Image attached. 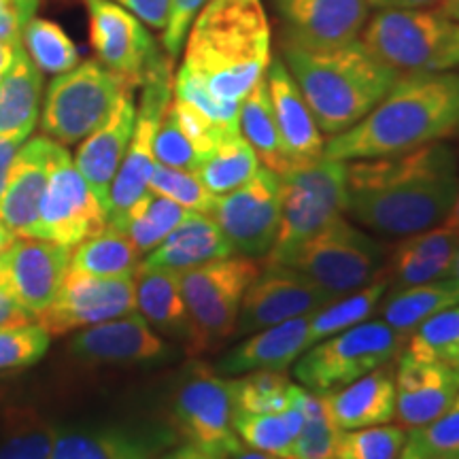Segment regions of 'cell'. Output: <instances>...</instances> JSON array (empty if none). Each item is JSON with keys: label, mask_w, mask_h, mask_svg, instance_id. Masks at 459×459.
<instances>
[{"label": "cell", "mask_w": 459, "mask_h": 459, "mask_svg": "<svg viewBox=\"0 0 459 459\" xmlns=\"http://www.w3.org/2000/svg\"><path fill=\"white\" fill-rule=\"evenodd\" d=\"M459 194L455 152L446 143L347 162V211L361 226L411 237L449 217Z\"/></svg>", "instance_id": "obj_1"}, {"label": "cell", "mask_w": 459, "mask_h": 459, "mask_svg": "<svg viewBox=\"0 0 459 459\" xmlns=\"http://www.w3.org/2000/svg\"><path fill=\"white\" fill-rule=\"evenodd\" d=\"M459 134V73H402L353 128L330 136L324 156L341 162L395 156Z\"/></svg>", "instance_id": "obj_2"}, {"label": "cell", "mask_w": 459, "mask_h": 459, "mask_svg": "<svg viewBox=\"0 0 459 459\" xmlns=\"http://www.w3.org/2000/svg\"><path fill=\"white\" fill-rule=\"evenodd\" d=\"M273 32L262 0H211L189 26L183 65L211 96L240 100L266 77Z\"/></svg>", "instance_id": "obj_3"}, {"label": "cell", "mask_w": 459, "mask_h": 459, "mask_svg": "<svg viewBox=\"0 0 459 459\" xmlns=\"http://www.w3.org/2000/svg\"><path fill=\"white\" fill-rule=\"evenodd\" d=\"M281 60L328 136L359 124L402 74L378 60L361 39L332 48H307L283 39Z\"/></svg>", "instance_id": "obj_4"}, {"label": "cell", "mask_w": 459, "mask_h": 459, "mask_svg": "<svg viewBox=\"0 0 459 459\" xmlns=\"http://www.w3.org/2000/svg\"><path fill=\"white\" fill-rule=\"evenodd\" d=\"M279 179V234L264 264L290 266L307 240L341 220L347 211V162L324 156L317 162L283 172Z\"/></svg>", "instance_id": "obj_5"}, {"label": "cell", "mask_w": 459, "mask_h": 459, "mask_svg": "<svg viewBox=\"0 0 459 459\" xmlns=\"http://www.w3.org/2000/svg\"><path fill=\"white\" fill-rule=\"evenodd\" d=\"M359 39L398 73H438L459 66V22L434 9L377 11Z\"/></svg>", "instance_id": "obj_6"}, {"label": "cell", "mask_w": 459, "mask_h": 459, "mask_svg": "<svg viewBox=\"0 0 459 459\" xmlns=\"http://www.w3.org/2000/svg\"><path fill=\"white\" fill-rule=\"evenodd\" d=\"M262 271L255 257L230 255L179 273L181 296L187 308L186 349L203 355L232 336L247 287Z\"/></svg>", "instance_id": "obj_7"}, {"label": "cell", "mask_w": 459, "mask_h": 459, "mask_svg": "<svg viewBox=\"0 0 459 459\" xmlns=\"http://www.w3.org/2000/svg\"><path fill=\"white\" fill-rule=\"evenodd\" d=\"M409 336L385 321H364L308 347L296 359L294 375L315 394H332L400 358Z\"/></svg>", "instance_id": "obj_8"}, {"label": "cell", "mask_w": 459, "mask_h": 459, "mask_svg": "<svg viewBox=\"0 0 459 459\" xmlns=\"http://www.w3.org/2000/svg\"><path fill=\"white\" fill-rule=\"evenodd\" d=\"M389 247L341 217L307 240L290 266L338 300L381 279Z\"/></svg>", "instance_id": "obj_9"}, {"label": "cell", "mask_w": 459, "mask_h": 459, "mask_svg": "<svg viewBox=\"0 0 459 459\" xmlns=\"http://www.w3.org/2000/svg\"><path fill=\"white\" fill-rule=\"evenodd\" d=\"M124 85L99 60H85L57 74L45 94L41 128L60 145L90 136L111 113Z\"/></svg>", "instance_id": "obj_10"}, {"label": "cell", "mask_w": 459, "mask_h": 459, "mask_svg": "<svg viewBox=\"0 0 459 459\" xmlns=\"http://www.w3.org/2000/svg\"><path fill=\"white\" fill-rule=\"evenodd\" d=\"M172 60L164 56L152 73L147 74L145 83L141 85V107L136 108L134 132L126 152L124 162L115 175L111 194L107 206V226L122 230L130 209L149 192V177H152L156 156H153V141L162 122L166 108L172 100Z\"/></svg>", "instance_id": "obj_11"}, {"label": "cell", "mask_w": 459, "mask_h": 459, "mask_svg": "<svg viewBox=\"0 0 459 459\" xmlns=\"http://www.w3.org/2000/svg\"><path fill=\"white\" fill-rule=\"evenodd\" d=\"M232 387L203 364L192 366L172 400L175 428L189 445L230 459L245 449L232 426Z\"/></svg>", "instance_id": "obj_12"}, {"label": "cell", "mask_w": 459, "mask_h": 459, "mask_svg": "<svg viewBox=\"0 0 459 459\" xmlns=\"http://www.w3.org/2000/svg\"><path fill=\"white\" fill-rule=\"evenodd\" d=\"M234 254L266 257L281 223V179L266 166L234 192L217 196L211 211Z\"/></svg>", "instance_id": "obj_13"}, {"label": "cell", "mask_w": 459, "mask_h": 459, "mask_svg": "<svg viewBox=\"0 0 459 459\" xmlns=\"http://www.w3.org/2000/svg\"><path fill=\"white\" fill-rule=\"evenodd\" d=\"M90 15V43L96 57L124 88H141L166 54L136 15L113 0H83Z\"/></svg>", "instance_id": "obj_14"}, {"label": "cell", "mask_w": 459, "mask_h": 459, "mask_svg": "<svg viewBox=\"0 0 459 459\" xmlns=\"http://www.w3.org/2000/svg\"><path fill=\"white\" fill-rule=\"evenodd\" d=\"M105 228V206L94 196L65 145H60L43 194L37 238L54 240L73 249Z\"/></svg>", "instance_id": "obj_15"}, {"label": "cell", "mask_w": 459, "mask_h": 459, "mask_svg": "<svg viewBox=\"0 0 459 459\" xmlns=\"http://www.w3.org/2000/svg\"><path fill=\"white\" fill-rule=\"evenodd\" d=\"M136 308L134 277H90L68 271L54 302L37 315L49 336L111 321Z\"/></svg>", "instance_id": "obj_16"}, {"label": "cell", "mask_w": 459, "mask_h": 459, "mask_svg": "<svg viewBox=\"0 0 459 459\" xmlns=\"http://www.w3.org/2000/svg\"><path fill=\"white\" fill-rule=\"evenodd\" d=\"M334 302L311 279L285 264H264L247 287L232 336H247L311 315Z\"/></svg>", "instance_id": "obj_17"}, {"label": "cell", "mask_w": 459, "mask_h": 459, "mask_svg": "<svg viewBox=\"0 0 459 459\" xmlns=\"http://www.w3.org/2000/svg\"><path fill=\"white\" fill-rule=\"evenodd\" d=\"M71 247L54 240L15 238L0 255V291L37 317L60 291L71 266Z\"/></svg>", "instance_id": "obj_18"}, {"label": "cell", "mask_w": 459, "mask_h": 459, "mask_svg": "<svg viewBox=\"0 0 459 459\" xmlns=\"http://www.w3.org/2000/svg\"><path fill=\"white\" fill-rule=\"evenodd\" d=\"M459 394V368L404 349L395 368V417L406 432L428 426Z\"/></svg>", "instance_id": "obj_19"}, {"label": "cell", "mask_w": 459, "mask_h": 459, "mask_svg": "<svg viewBox=\"0 0 459 459\" xmlns=\"http://www.w3.org/2000/svg\"><path fill=\"white\" fill-rule=\"evenodd\" d=\"M283 39L307 48H332L359 39L368 0H274Z\"/></svg>", "instance_id": "obj_20"}, {"label": "cell", "mask_w": 459, "mask_h": 459, "mask_svg": "<svg viewBox=\"0 0 459 459\" xmlns=\"http://www.w3.org/2000/svg\"><path fill=\"white\" fill-rule=\"evenodd\" d=\"M57 147L60 143L37 136L17 152L0 198V220L15 238H37L39 213Z\"/></svg>", "instance_id": "obj_21"}, {"label": "cell", "mask_w": 459, "mask_h": 459, "mask_svg": "<svg viewBox=\"0 0 459 459\" xmlns=\"http://www.w3.org/2000/svg\"><path fill=\"white\" fill-rule=\"evenodd\" d=\"M134 90L124 88L115 102L111 113L99 128L85 136L77 156H74V166L82 172V177L88 181V186L99 198V203L108 206V194L115 175L124 162L126 152H128L132 132H134L136 122V107H134Z\"/></svg>", "instance_id": "obj_22"}, {"label": "cell", "mask_w": 459, "mask_h": 459, "mask_svg": "<svg viewBox=\"0 0 459 459\" xmlns=\"http://www.w3.org/2000/svg\"><path fill=\"white\" fill-rule=\"evenodd\" d=\"M73 353L88 364H149L170 351L141 313H128L83 330L73 341Z\"/></svg>", "instance_id": "obj_23"}, {"label": "cell", "mask_w": 459, "mask_h": 459, "mask_svg": "<svg viewBox=\"0 0 459 459\" xmlns=\"http://www.w3.org/2000/svg\"><path fill=\"white\" fill-rule=\"evenodd\" d=\"M266 85L281 141H283L287 160H290V170L324 158V132L319 130L311 108L281 56L271 60V66L266 71Z\"/></svg>", "instance_id": "obj_24"}, {"label": "cell", "mask_w": 459, "mask_h": 459, "mask_svg": "<svg viewBox=\"0 0 459 459\" xmlns=\"http://www.w3.org/2000/svg\"><path fill=\"white\" fill-rule=\"evenodd\" d=\"M459 249V232L445 223L411 234L389 249L383 277L387 294L445 279Z\"/></svg>", "instance_id": "obj_25"}, {"label": "cell", "mask_w": 459, "mask_h": 459, "mask_svg": "<svg viewBox=\"0 0 459 459\" xmlns=\"http://www.w3.org/2000/svg\"><path fill=\"white\" fill-rule=\"evenodd\" d=\"M172 443L166 429H82L57 434L49 459H158Z\"/></svg>", "instance_id": "obj_26"}, {"label": "cell", "mask_w": 459, "mask_h": 459, "mask_svg": "<svg viewBox=\"0 0 459 459\" xmlns=\"http://www.w3.org/2000/svg\"><path fill=\"white\" fill-rule=\"evenodd\" d=\"M311 315L254 332L238 347L223 355L217 372L223 377H238L251 370H287L308 349Z\"/></svg>", "instance_id": "obj_27"}, {"label": "cell", "mask_w": 459, "mask_h": 459, "mask_svg": "<svg viewBox=\"0 0 459 459\" xmlns=\"http://www.w3.org/2000/svg\"><path fill=\"white\" fill-rule=\"evenodd\" d=\"M324 398L338 429L383 426L395 417V370L385 364Z\"/></svg>", "instance_id": "obj_28"}, {"label": "cell", "mask_w": 459, "mask_h": 459, "mask_svg": "<svg viewBox=\"0 0 459 459\" xmlns=\"http://www.w3.org/2000/svg\"><path fill=\"white\" fill-rule=\"evenodd\" d=\"M234 255L232 245L221 234L211 215L192 213L141 262V268H164L172 273H186L206 262Z\"/></svg>", "instance_id": "obj_29"}, {"label": "cell", "mask_w": 459, "mask_h": 459, "mask_svg": "<svg viewBox=\"0 0 459 459\" xmlns=\"http://www.w3.org/2000/svg\"><path fill=\"white\" fill-rule=\"evenodd\" d=\"M41 91L43 73L20 48L13 66L0 79V134L30 136L39 119Z\"/></svg>", "instance_id": "obj_30"}, {"label": "cell", "mask_w": 459, "mask_h": 459, "mask_svg": "<svg viewBox=\"0 0 459 459\" xmlns=\"http://www.w3.org/2000/svg\"><path fill=\"white\" fill-rule=\"evenodd\" d=\"M134 277L136 308L147 324L162 334L186 342L189 321L181 296L179 273L164 271V268H139Z\"/></svg>", "instance_id": "obj_31"}, {"label": "cell", "mask_w": 459, "mask_h": 459, "mask_svg": "<svg viewBox=\"0 0 459 459\" xmlns=\"http://www.w3.org/2000/svg\"><path fill=\"white\" fill-rule=\"evenodd\" d=\"M459 304V283L449 277L400 290L383 298L381 315L385 324L411 336L423 321Z\"/></svg>", "instance_id": "obj_32"}, {"label": "cell", "mask_w": 459, "mask_h": 459, "mask_svg": "<svg viewBox=\"0 0 459 459\" xmlns=\"http://www.w3.org/2000/svg\"><path fill=\"white\" fill-rule=\"evenodd\" d=\"M300 385H294V398L283 412H234L232 426L240 443L249 449L271 453L279 459H290L296 436L302 428Z\"/></svg>", "instance_id": "obj_33"}, {"label": "cell", "mask_w": 459, "mask_h": 459, "mask_svg": "<svg viewBox=\"0 0 459 459\" xmlns=\"http://www.w3.org/2000/svg\"><path fill=\"white\" fill-rule=\"evenodd\" d=\"M238 130L245 136V141L254 147L257 160L266 169L277 172V175L290 170V160H287L271 96H268L266 77L240 100Z\"/></svg>", "instance_id": "obj_34"}, {"label": "cell", "mask_w": 459, "mask_h": 459, "mask_svg": "<svg viewBox=\"0 0 459 459\" xmlns=\"http://www.w3.org/2000/svg\"><path fill=\"white\" fill-rule=\"evenodd\" d=\"M141 268V251L122 230L105 228L85 238L71 254L68 271L90 277H134Z\"/></svg>", "instance_id": "obj_35"}, {"label": "cell", "mask_w": 459, "mask_h": 459, "mask_svg": "<svg viewBox=\"0 0 459 459\" xmlns=\"http://www.w3.org/2000/svg\"><path fill=\"white\" fill-rule=\"evenodd\" d=\"M257 170H260V160L254 147L245 141L240 130H230L221 136L213 152L203 160L196 175L211 194L223 196L245 186Z\"/></svg>", "instance_id": "obj_36"}, {"label": "cell", "mask_w": 459, "mask_h": 459, "mask_svg": "<svg viewBox=\"0 0 459 459\" xmlns=\"http://www.w3.org/2000/svg\"><path fill=\"white\" fill-rule=\"evenodd\" d=\"M387 296L385 277L377 279L375 283L366 285L364 290L338 298V300L325 304L324 308L315 311L308 321V347L317 344L324 338H330L338 332L353 328V325L368 321L378 304Z\"/></svg>", "instance_id": "obj_37"}, {"label": "cell", "mask_w": 459, "mask_h": 459, "mask_svg": "<svg viewBox=\"0 0 459 459\" xmlns=\"http://www.w3.org/2000/svg\"><path fill=\"white\" fill-rule=\"evenodd\" d=\"M192 213L194 211L183 209L181 204L172 203L169 198L147 192L130 209L122 226V232L128 234L141 254H145V251L156 249L172 230Z\"/></svg>", "instance_id": "obj_38"}, {"label": "cell", "mask_w": 459, "mask_h": 459, "mask_svg": "<svg viewBox=\"0 0 459 459\" xmlns=\"http://www.w3.org/2000/svg\"><path fill=\"white\" fill-rule=\"evenodd\" d=\"M298 398L302 409V428L296 436L290 459H334L341 429L330 417L325 398L302 385Z\"/></svg>", "instance_id": "obj_39"}, {"label": "cell", "mask_w": 459, "mask_h": 459, "mask_svg": "<svg viewBox=\"0 0 459 459\" xmlns=\"http://www.w3.org/2000/svg\"><path fill=\"white\" fill-rule=\"evenodd\" d=\"M234 412H283L294 398L285 370H251L230 381Z\"/></svg>", "instance_id": "obj_40"}, {"label": "cell", "mask_w": 459, "mask_h": 459, "mask_svg": "<svg viewBox=\"0 0 459 459\" xmlns=\"http://www.w3.org/2000/svg\"><path fill=\"white\" fill-rule=\"evenodd\" d=\"M24 48L41 73L62 74L79 65V49L56 22L32 17L24 28Z\"/></svg>", "instance_id": "obj_41"}, {"label": "cell", "mask_w": 459, "mask_h": 459, "mask_svg": "<svg viewBox=\"0 0 459 459\" xmlns=\"http://www.w3.org/2000/svg\"><path fill=\"white\" fill-rule=\"evenodd\" d=\"M402 455L412 459H459V394L443 415L411 429Z\"/></svg>", "instance_id": "obj_42"}, {"label": "cell", "mask_w": 459, "mask_h": 459, "mask_svg": "<svg viewBox=\"0 0 459 459\" xmlns=\"http://www.w3.org/2000/svg\"><path fill=\"white\" fill-rule=\"evenodd\" d=\"M406 351L455 366L459 359V304L423 321L409 336Z\"/></svg>", "instance_id": "obj_43"}, {"label": "cell", "mask_w": 459, "mask_h": 459, "mask_svg": "<svg viewBox=\"0 0 459 459\" xmlns=\"http://www.w3.org/2000/svg\"><path fill=\"white\" fill-rule=\"evenodd\" d=\"M406 429L400 426H372L341 429L334 459H398L406 445Z\"/></svg>", "instance_id": "obj_44"}, {"label": "cell", "mask_w": 459, "mask_h": 459, "mask_svg": "<svg viewBox=\"0 0 459 459\" xmlns=\"http://www.w3.org/2000/svg\"><path fill=\"white\" fill-rule=\"evenodd\" d=\"M149 192L158 194L181 204L183 209L194 211V213L211 215L217 196L211 194L203 186L196 172L170 169V166L158 164L153 166L152 177H149Z\"/></svg>", "instance_id": "obj_45"}, {"label": "cell", "mask_w": 459, "mask_h": 459, "mask_svg": "<svg viewBox=\"0 0 459 459\" xmlns=\"http://www.w3.org/2000/svg\"><path fill=\"white\" fill-rule=\"evenodd\" d=\"M57 432L37 417H17L0 445V459H49Z\"/></svg>", "instance_id": "obj_46"}, {"label": "cell", "mask_w": 459, "mask_h": 459, "mask_svg": "<svg viewBox=\"0 0 459 459\" xmlns=\"http://www.w3.org/2000/svg\"><path fill=\"white\" fill-rule=\"evenodd\" d=\"M49 338L39 324L0 328V370L32 366L48 351Z\"/></svg>", "instance_id": "obj_47"}, {"label": "cell", "mask_w": 459, "mask_h": 459, "mask_svg": "<svg viewBox=\"0 0 459 459\" xmlns=\"http://www.w3.org/2000/svg\"><path fill=\"white\" fill-rule=\"evenodd\" d=\"M153 156H156L158 164L179 170L196 172L198 166L203 164V156L194 147V143L187 139L186 132L181 130L179 122H177V117L170 111V105L166 108L162 122H160V128L156 132Z\"/></svg>", "instance_id": "obj_48"}, {"label": "cell", "mask_w": 459, "mask_h": 459, "mask_svg": "<svg viewBox=\"0 0 459 459\" xmlns=\"http://www.w3.org/2000/svg\"><path fill=\"white\" fill-rule=\"evenodd\" d=\"M211 0H170L169 24L162 32V48L164 54L175 60L183 51V43L189 32V26L194 24L196 15L203 11Z\"/></svg>", "instance_id": "obj_49"}, {"label": "cell", "mask_w": 459, "mask_h": 459, "mask_svg": "<svg viewBox=\"0 0 459 459\" xmlns=\"http://www.w3.org/2000/svg\"><path fill=\"white\" fill-rule=\"evenodd\" d=\"M119 7L128 9L132 15H136L143 24L153 28V30L164 32L169 24L170 0H113Z\"/></svg>", "instance_id": "obj_50"}, {"label": "cell", "mask_w": 459, "mask_h": 459, "mask_svg": "<svg viewBox=\"0 0 459 459\" xmlns=\"http://www.w3.org/2000/svg\"><path fill=\"white\" fill-rule=\"evenodd\" d=\"M24 141V136L0 134V198H3L4 187H7L11 166H13V160Z\"/></svg>", "instance_id": "obj_51"}, {"label": "cell", "mask_w": 459, "mask_h": 459, "mask_svg": "<svg viewBox=\"0 0 459 459\" xmlns=\"http://www.w3.org/2000/svg\"><path fill=\"white\" fill-rule=\"evenodd\" d=\"M32 315L24 311L13 298H9L4 291H0V328H11V325L30 324Z\"/></svg>", "instance_id": "obj_52"}, {"label": "cell", "mask_w": 459, "mask_h": 459, "mask_svg": "<svg viewBox=\"0 0 459 459\" xmlns=\"http://www.w3.org/2000/svg\"><path fill=\"white\" fill-rule=\"evenodd\" d=\"M443 0H368V7L375 11H415L436 9Z\"/></svg>", "instance_id": "obj_53"}, {"label": "cell", "mask_w": 459, "mask_h": 459, "mask_svg": "<svg viewBox=\"0 0 459 459\" xmlns=\"http://www.w3.org/2000/svg\"><path fill=\"white\" fill-rule=\"evenodd\" d=\"M158 459H223V457H217L213 453H206L203 449H198V446L186 443L177 446V449L164 453V455H160Z\"/></svg>", "instance_id": "obj_54"}, {"label": "cell", "mask_w": 459, "mask_h": 459, "mask_svg": "<svg viewBox=\"0 0 459 459\" xmlns=\"http://www.w3.org/2000/svg\"><path fill=\"white\" fill-rule=\"evenodd\" d=\"M22 48V43H0V79L9 73V68L13 66L17 49Z\"/></svg>", "instance_id": "obj_55"}, {"label": "cell", "mask_w": 459, "mask_h": 459, "mask_svg": "<svg viewBox=\"0 0 459 459\" xmlns=\"http://www.w3.org/2000/svg\"><path fill=\"white\" fill-rule=\"evenodd\" d=\"M434 11H438L440 15L449 17V20L459 22V0H443Z\"/></svg>", "instance_id": "obj_56"}, {"label": "cell", "mask_w": 459, "mask_h": 459, "mask_svg": "<svg viewBox=\"0 0 459 459\" xmlns=\"http://www.w3.org/2000/svg\"><path fill=\"white\" fill-rule=\"evenodd\" d=\"M13 240H15V237H13V234H11V230L4 226L3 220H0V255H3L4 251L9 249Z\"/></svg>", "instance_id": "obj_57"}, {"label": "cell", "mask_w": 459, "mask_h": 459, "mask_svg": "<svg viewBox=\"0 0 459 459\" xmlns=\"http://www.w3.org/2000/svg\"><path fill=\"white\" fill-rule=\"evenodd\" d=\"M230 459H279V457H274V455H271V453H264V451H255V449L247 451V449H243Z\"/></svg>", "instance_id": "obj_58"}, {"label": "cell", "mask_w": 459, "mask_h": 459, "mask_svg": "<svg viewBox=\"0 0 459 459\" xmlns=\"http://www.w3.org/2000/svg\"><path fill=\"white\" fill-rule=\"evenodd\" d=\"M445 226H449L451 230H457V232H459V194H457L455 203H453V209H451L449 217L445 220Z\"/></svg>", "instance_id": "obj_59"}, {"label": "cell", "mask_w": 459, "mask_h": 459, "mask_svg": "<svg viewBox=\"0 0 459 459\" xmlns=\"http://www.w3.org/2000/svg\"><path fill=\"white\" fill-rule=\"evenodd\" d=\"M446 277L457 281V283H459V249H457L455 260H453V266H451V271H449V274H446Z\"/></svg>", "instance_id": "obj_60"}, {"label": "cell", "mask_w": 459, "mask_h": 459, "mask_svg": "<svg viewBox=\"0 0 459 459\" xmlns=\"http://www.w3.org/2000/svg\"><path fill=\"white\" fill-rule=\"evenodd\" d=\"M398 459H412V457H404V455H400Z\"/></svg>", "instance_id": "obj_61"}, {"label": "cell", "mask_w": 459, "mask_h": 459, "mask_svg": "<svg viewBox=\"0 0 459 459\" xmlns=\"http://www.w3.org/2000/svg\"><path fill=\"white\" fill-rule=\"evenodd\" d=\"M455 368H459V359H457V361H455Z\"/></svg>", "instance_id": "obj_62"}]
</instances>
